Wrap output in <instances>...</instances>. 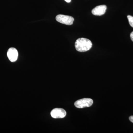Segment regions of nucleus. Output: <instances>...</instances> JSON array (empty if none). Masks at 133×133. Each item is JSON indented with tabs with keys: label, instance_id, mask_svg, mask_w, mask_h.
Wrapping results in <instances>:
<instances>
[{
	"label": "nucleus",
	"instance_id": "obj_1",
	"mask_svg": "<svg viewBox=\"0 0 133 133\" xmlns=\"http://www.w3.org/2000/svg\"><path fill=\"white\" fill-rule=\"evenodd\" d=\"M92 45V43L90 40L84 38H78L75 43L76 50L80 52L88 51L91 48Z\"/></svg>",
	"mask_w": 133,
	"mask_h": 133
},
{
	"label": "nucleus",
	"instance_id": "obj_2",
	"mask_svg": "<svg viewBox=\"0 0 133 133\" xmlns=\"http://www.w3.org/2000/svg\"><path fill=\"white\" fill-rule=\"evenodd\" d=\"M93 103V101L91 99L84 98L77 101L74 103V105L77 108H83L90 107L92 105Z\"/></svg>",
	"mask_w": 133,
	"mask_h": 133
},
{
	"label": "nucleus",
	"instance_id": "obj_3",
	"mask_svg": "<svg viewBox=\"0 0 133 133\" xmlns=\"http://www.w3.org/2000/svg\"><path fill=\"white\" fill-rule=\"evenodd\" d=\"M56 19L58 22L67 25H72L74 20L72 17L63 15H58Z\"/></svg>",
	"mask_w": 133,
	"mask_h": 133
},
{
	"label": "nucleus",
	"instance_id": "obj_4",
	"mask_svg": "<svg viewBox=\"0 0 133 133\" xmlns=\"http://www.w3.org/2000/svg\"><path fill=\"white\" fill-rule=\"evenodd\" d=\"M66 115V112L64 109L61 108H56L51 112V115L54 118H63Z\"/></svg>",
	"mask_w": 133,
	"mask_h": 133
},
{
	"label": "nucleus",
	"instance_id": "obj_5",
	"mask_svg": "<svg viewBox=\"0 0 133 133\" xmlns=\"http://www.w3.org/2000/svg\"><path fill=\"white\" fill-rule=\"evenodd\" d=\"M7 56L10 61L14 62L16 61L18 57V52L15 48H10L8 50Z\"/></svg>",
	"mask_w": 133,
	"mask_h": 133
},
{
	"label": "nucleus",
	"instance_id": "obj_6",
	"mask_svg": "<svg viewBox=\"0 0 133 133\" xmlns=\"http://www.w3.org/2000/svg\"><path fill=\"white\" fill-rule=\"evenodd\" d=\"M107 7L105 5L97 6L92 10L93 15L96 16H101L104 14L106 11Z\"/></svg>",
	"mask_w": 133,
	"mask_h": 133
},
{
	"label": "nucleus",
	"instance_id": "obj_7",
	"mask_svg": "<svg viewBox=\"0 0 133 133\" xmlns=\"http://www.w3.org/2000/svg\"><path fill=\"white\" fill-rule=\"evenodd\" d=\"M127 17L129 24L131 27L133 28V17L130 15H128V16Z\"/></svg>",
	"mask_w": 133,
	"mask_h": 133
},
{
	"label": "nucleus",
	"instance_id": "obj_8",
	"mask_svg": "<svg viewBox=\"0 0 133 133\" xmlns=\"http://www.w3.org/2000/svg\"><path fill=\"white\" fill-rule=\"evenodd\" d=\"M129 119L130 121L132 122V123H133V116H130L129 117Z\"/></svg>",
	"mask_w": 133,
	"mask_h": 133
},
{
	"label": "nucleus",
	"instance_id": "obj_9",
	"mask_svg": "<svg viewBox=\"0 0 133 133\" xmlns=\"http://www.w3.org/2000/svg\"><path fill=\"white\" fill-rule=\"evenodd\" d=\"M130 37H131V40L133 42V31L130 35Z\"/></svg>",
	"mask_w": 133,
	"mask_h": 133
},
{
	"label": "nucleus",
	"instance_id": "obj_10",
	"mask_svg": "<svg viewBox=\"0 0 133 133\" xmlns=\"http://www.w3.org/2000/svg\"><path fill=\"white\" fill-rule=\"evenodd\" d=\"M64 1L67 3H70L71 2V0H64Z\"/></svg>",
	"mask_w": 133,
	"mask_h": 133
}]
</instances>
